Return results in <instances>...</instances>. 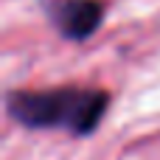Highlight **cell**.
I'll list each match as a JSON object with an SVG mask.
<instances>
[{"instance_id": "6da1fadb", "label": "cell", "mask_w": 160, "mask_h": 160, "mask_svg": "<svg viewBox=\"0 0 160 160\" xmlns=\"http://www.w3.org/2000/svg\"><path fill=\"white\" fill-rule=\"evenodd\" d=\"M110 96L96 87L56 90H8L6 112L25 129H65L76 138L96 132L107 112Z\"/></svg>"}, {"instance_id": "7a4b0ae2", "label": "cell", "mask_w": 160, "mask_h": 160, "mask_svg": "<svg viewBox=\"0 0 160 160\" xmlns=\"http://www.w3.org/2000/svg\"><path fill=\"white\" fill-rule=\"evenodd\" d=\"M45 11L53 28L70 42H82L93 37L104 20L101 0H45Z\"/></svg>"}]
</instances>
